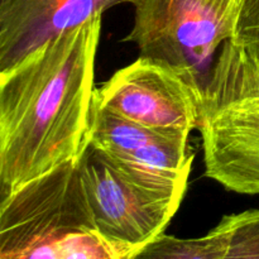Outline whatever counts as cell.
Here are the masks:
<instances>
[{
	"mask_svg": "<svg viewBox=\"0 0 259 259\" xmlns=\"http://www.w3.org/2000/svg\"><path fill=\"white\" fill-rule=\"evenodd\" d=\"M202 89L162 61L142 57L95 88L94 103L147 128L189 138L199 128Z\"/></svg>",
	"mask_w": 259,
	"mask_h": 259,
	"instance_id": "5b68a950",
	"label": "cell"
},
{
	"mask_svg": "<svg viewBox=\"0 0 259 259\" xmlns=\"http://www.w3.org/2000/svg\"><path fill=\"white\" fill-rule=\"evenodd\" d=\"M136 0H0V73L57 35Z\"/></svg>",
	"mask_w": 259,
	"mask_h": 259,
	"instance_id": "52a82bcc",
	"label": "cell"
},
{
	"mask_svg": "<svg viewBox=\"0 0 259 259\" xmlns=\"http://www.w3.org/2000/svg\"><path fill=\"white\" fill-rule=\"evenodd\" d=\"M229 243L227 215L206 235L181 239L162 233L129 259H224Z\"/></svg>",
	"mask_w": 259,
	"mask_h": 259,
	"instance_id": "ba28073f",
	"label": "cell"
},
{
	"mask_svg": "<svg viewBox=\"0 0 259 259\" xmlns=\"http://www.w3.org/2000/svg\"><path fill=\"white\" fill-rule=\"evenodd\" d=\"M100 33L98 17L0 73V199L82 154Z\"/></svg>",
	"mask_w": 259,
	"mask_h": 259,
	"instance_id": "6da1fadb",
	"label": "cell"
},
{
	"mask_svg": "<svg viewBox=\"0 0 259 259\" xmlns=\"http://www.w3.org/2000/svg\"><path fill=\"white\" fill-rule=\"evenodd\" d=\"M200 132L205 177L242 195H259V62L229 39L202 88Z\"/></svg>",
	"mask_w": 259,
	"mask_h": 259,
	"instance_id": "3957f363",
	"label": "cell"
},
{
	"mask_svg": "<svg viewBox=\"0 0 259 259\" xmlns=\"http://www.w3.org/2000/svg\"><path fill=\"white\" fill-rule=\"evenodd\" d=\"M194 3L224 42L232 38L245 0H194Z\"/></svg>",
	"mask_w": 259,
	"mask_h": 259,
	"instance_id": "30bf717a",
	"label": "cell"
},
{
	"mask_svg": "<svg viewBox=\"0 0 259 259\" xmlns=\"http://www.w3.org/2000/svg\"><path fill=\"white\" fill-rule=\"evenodd\" d=\"M229 243L224 259H259V209L227 215Z\"/></svg>",
	"mask_w": 259,
	"mask_h": 259,
	"instance_id": "9c48e42d",
	"label": "cell"
},
{
	"mask_svg": "<svg viewBox=\"0 0 259 259\" xmlns=\"http://www.w3.org/2000/svg\"><path fill=\"white\" fill-rule=\"evenodd\" d=\"M89 142L138 181L186 192L195 157L187 137L147 128L93 103Z\"/></svg>",
	"mask_w": 259,
	"mask_h": 259,
	"instance_id": "8992f818",
	"label": "cell"
},
{
	"mask_svg": "<svg viewBox=\"0 0 259 259\" xmlns=\"http://www.w3.org/2000/svg\"><path fill=\"white\" fill-rule=\"evenodd\" d=\"M80 176L96 229L126 259L164 233L185 196L138 181L90 142Z\"/></svg>",
	"mask_w": 259,
	"mask_h": 259,
	"instance_id": "277c9868",
	"label": "cell"
},
{
	"mask_svg": "<svg viewBox=\"0 0 259 259\" xmlns=\"http://www.w3.org/2000/svg\"><path fill=\"white\" fill-rule=\"evenodd\" d=\"M0 200V259H126L96 229L80 157Z\"/></svg>",
	"mask_w": 259,
	"mask_h": 259,
	"instance_id": "7a4b0ae2",
	"label": "cell"
},
{
	"mask_svg": "<svg viewBox=\"0 0 259 259\" xmlns=\"http://www.w3.org/2000/svg\"><path fill=\"white\" fill-rule=\"evenodd\" d=\"M230 42L259 62V0H245Z\"/></svg>",
	"mask_w": 259,
	"mask_h": 259,
	"instance_id": "8fae6325",
	"label": "cell"
}]
</instances>
